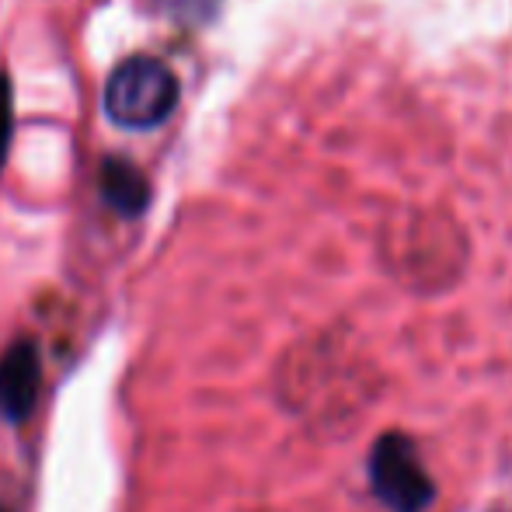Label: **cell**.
<instances>
[{
  "instance_id": "1",
  "label": "cell",
  "mask_w": 512,
  "mask_h": 512,
  "mask_svg": "<svg viewBox=\"0 0 512 512\" xmlns=\"http://www.w3.org/2000/svg\"><path fill=\"white\" fill-rule=\"evenodd\" d=\"M178 105V77L157 56H126L108 74L105 112L112 122L126 129L161 126Z\"/></svg>"
},
{
  "instance_id": "5",
  "label": "cell",
  "mask_w": 512,
  "mask_h": 512,
  "mask_svg": "<svg viewBox=\"0 0 512 512\" xmlns=\"http://www.w3.org/2000/svg\"><path fill=\"white\" fill-rule=\"evenodd\" d=\"M223 0H150L161 18L175 21V25H209L220 14Z\"/></svg>"
},
{
  "instance_id": "3",
  "label": "cell",
  "mask_w": 512,
  "mask_h": 512,
  "mask_svg": "<svg viewBox=\"0 0 512 512\" xmlns=\"http://www.w3.org/2000/svg\"><path fill=\"white\" fill-rule=\"evenodd\" d=\"M42 387V363L35 342L21 338L0 356V415L7 422H25Z\"/></svg>"
},
{
  "instance_id": "7",
  "label": "cell",
  "mask_w": 512,
  "mask_h": 512,
  "mask_svg": "<svg viewBox=\"0 0 512 512\" xmlns=\"http://www.w3.org/2000/svg\"><path fill=\"white\" fill-rule=\"evenodd\" d=\"M0 512H7V509H0Z\"/></svg>"
},
{
  "instance_id": "6",
  "label": "cell",
  "mask_w": 512,
  "mask_h": 512,
  "mask_svg": "<svg viewBox=\"0 0 512 512\" xmlns=\"http://www.w3.org/2000/svg\"><path fill=\"white\" fill-rule=\"evenodd\" d=\"M11 115H14V102H11V81L0 74V164L7 157V143H11Z\"/></svg>"
},
{
  "instance_id": "2",
  "label": "cell",
  "mask_w": 512,
  "mask_h": 512,
  "mask_svg": "<svg viewBox=\"0 0 512 512\" xmlns=\"http://www.w3.org/2000/svg\"><path fill=\"white\" fill-rule=\"evenodd\" d=\"M370 488L387 512H425L436 499L429 471L405 432H384L370 450Z\"/></svg>"
},
{
  "instance_id": "4",
  "label": "cell",
  "mask_w": 512,
  "mask_h": 512,
  "mask_svg": "<svg viewBox=\"0 0 512 512\" xmlns=\"http://www.w3.org/2000/svg\"><path fill=\"white\" fill-rule=\"evenodd\" d=\"M102 196L122 216H140L150 203V185L136 164L122 157H108L102 168Z\"/></svg>"
}]
</instances>
